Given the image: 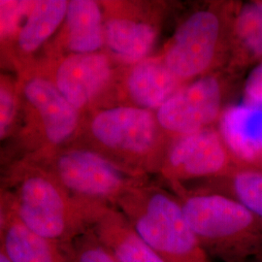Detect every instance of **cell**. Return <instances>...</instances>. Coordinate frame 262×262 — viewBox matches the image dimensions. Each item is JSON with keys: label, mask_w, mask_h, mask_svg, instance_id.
Wrapping results in <instances>:
<instances>
[{"label": "cell", "mask_w": 262, "mask_h": 262, "mask_svg": "<svg viewBox=\"0 0 262 262\" xmlns=\"http://www.w3.org/2000/svg\"><path fill=\"white\" fill-rule=\"evenodd\" d=\"M21 118L18 134L4 159H43L75 142L84 115L66 100L41 70L19 74Z\"/></svg>", "instance_id": "1"}, {"label": "cell", "mask_w": 262, "mask_h": 262, "mask_svg": "<svg viewBox=\"0 0 262 262\" xmlns=\"http://www.w3.org/2000/svg\"><path fill=\"white\" fill-rule=\"evenodd\" d=\"M182 207L210 260L244 262L262 256V221L234 198L194 194L185 198Z\"/></svg>", "instance_id": "2"}, {"label": "cell", "mask_w": 262, "mask_h": 262, "mask_svg": "<svg viewBox=\"0 0 262 262\" xmlns=\"http://www.w3.org/2000/svg\"><path fill=\"white\" fill-rule=\"evenodd\" d=\"M127 222L166 262H211L182 203L159 189L132 188L121 198Z\"/></svg>", "instance_id": "3"}, {"label": "cell", "mask_w": 262, "mask_h": 262, "mask_svg": "<svg viewBox=\"0 0 262 262\" xmlns=\"http://www.w3.org/2000/svg\"><path fill=\"white\" fill-rule=\"evenodd\" d=\"M18 176L16 213L18 221L45 239L60 237L72 220L73 205L47 167L31 157L11 158Z\"/></svg>", "instance_id": "4"}, {"label": "cell", "mask_w": 262, "mask_h": 262, "mask_svg": "<svg viewBox=\"0 0 262 262\" xmlns=\"http://www.w3.org/2000/svg\"><path fill=\"white\" fill-rule=\"evenodd\" d=\"M35 159V158H33ZM42 162L67 193L88 201L122 198L129 189V178L111 158L94 148L71 144Z\"/></svg>", "instance_id": "5"}, {"label": "cell", "mask_w": 262, "mask_h": 262, "mask_svg": "<svg viewBox=\"0 0 262 262\" xmlns=\"http://www.w3.org/2000/svg\"><path fill=\"white\" fill-rule=\"evenodd\" d=\"M36 67L78 111L92 109L110 88L115 69L106 52L67 55L40 60Z\"/></svg>", "instance_id": "6"}, {"label": "cell", "mask_w": 262, "mask_h": 262, "mask_svg": "<svg viewBox=\"0 0 262 262\" xmlns=\"http://www.w3.org/2000/svg\"><path fill=\"white\" fill-rule=\"evenodd\" d=\"M158 124L150 110L136 105H117L94 110L85 130L99 150L139 156L155 144Z\"/></svg>", "instance_id": "7"}, {"label": "cell", "mask_w": 262, "mask_h": 262, "mask_svg": "<svg viewBox=\"0 0 262 262\" xmlns=\"http://www.w3.org/2000/svg\"><path fill=\"white\" fill-rule=\"evenodd\" d=\"M220 28V19L210 11L192 14L179 27L163 60L180 80L199 75L210 66Z\"/></svg>", "instance_id": "8"}, {"label": "cell", "mask_w": 262, "mask_h": 262, "mask_svg": "<svg viewBox=\"0 0 262 262\" xmlns=\"http://www.w3.org/2000/svg\"><path fill=\"white\" fill-rule=\"evenodd\" d=\"M221 104L220 84L215 78L208 76L179 89L159 107L156 118L163 129L187 135L214 122Z\"/></svg>", "instance_id": "9"}, {"label": "cell", "mask_w": 262, "mask_h": 262, "mask_svg": "<svg viewBox=\"0 0 262 262\" xmlns=\"http://www.w3.org/2000/svg\"><path fill=\"white\" fill-rule=\"evenodd\" d=\"M67 7V0H32L6 56V63L19 75L44 55L64 21Z\"/></svg>", "instance_id": "10"}, {"label": "cell", "mask_w": 262, "mask_h": 262, "mask_svg": "<svg viewBox=\"0 0 262 262\" xmlns=\"http://www.w3.org/2000/svg\"><path fill=\"white\" fill-rule=\"evenodd\" d=\"M104 47L102 5L94 0H69L64 21L39 61L67 55L98 53Z\"/></svg>", "instance_id": "11"}, {"label": "cell", "mask_w": 262, "mask_h": 262, "mask_svg": "<svg viewBox=\"0 0 262 262\" xmlns=\"http://www.w3.org/2000/svg\"><path fill=\"white\" fill-rule=\"evenodd\" d=\"M227 152L215 131L203 128L183 135L168 155V173L177 179L205 178L227 167Z\"/></svg>", "instance_id": "12"}, {"label": "cell", "mask_w": 262, "mask_h": 262, "mask_svg": "<svg viewBox=\"0 0 262 262\" xmlns=\"http://www.w3.org/2000/svg\"><path fill=\"white\" fill-rule=\"evenodd\" d=\"M221 132L236 158L262 164V107L245 102L228 107L221 119Z\"/></svg>", "instance_id": "13"}, {"label": "cell", "mask_w": 262, "mask_h": 262, "mask_svg": "<svg viewBox=\"0 0 262 262\" xmlns=\"http://www.w3.org/2000/svg\"><path fill=\"white\" fill-rule=\"evenodd\" d=\"M179 79L164 60L146 58L128 72L125 89L136 106L159 109L179 90Z\"/></svg>", "instance_id": "14"}, {"label": "cell", "mask_w": 262, "mask_h": 262, "mask_svg": "<svg viewBox=\"0 0 262 262\" xmlns=\"http://www.w3.org/2000/svg\"><path fill=\"white\" fill-rule=\"evenodd\" d=\"M157 33L149 24L124 17H105V47L118 60L136 64L146 59L156 42Z\"/></svg>", "instance_id": "15"}, {"label": "cell", "mask_w": 262, "mask_h": 262, "mask_svg": "<svg viewBox=\"0 0 262 262\" xmlns=\"http://www.w3.org/2000/svg\"><path fill=\"white\" fill-rule=\"evenodd\" d=\"M98 232L104 248L119 262H166L146 243L127 221L106 214Z\"/></svg>", "instance_id": "16"}, {"label": "cell", "mask_w": 262, "mask_h": 262, "mask_svg": "<svg viewBox=\"0 0 262 262\" xmlns=\"http://www.w3.org/2000/svg\"><path fill=\"white\" fill-rule=\"evenodd\" d=\"M20 118L19 73L0 61V159L9 150L18 134Z\"/></svg>", "instance_id": "17"}, {"label": "cell", "mask_w": 262, "mask_h": 262, "mask_svg": "<svg viewBox=\"0 0 262 262\" xmlns=\"http://www.w3.org/2000/svg\"><path fill=\"white\" fill-rule=\"evenodd\" d=\"M5 250L11 262H55L47 239L32 232L19 221L7 230Z\"/></svg>", "instance_id": "18"}, {"label": "cell", "mask_w": 262, "mask_h": 262, "mask_svg": "<svg viewBox=\"0 0 262 262\" xmlns=\"http://www.w3.org/2000/svg\"><path fill=\"white\" fill-rule=\"evenodd\" d=\"M235 34L249 56L262 59V2L244 5L236 17Z\"/></svg>", "instance_id": "19"}, {"label": "cell", "mask_w": 262, "mask_h": 262, "mask_svg": "<svg viewBox=\"0 0 262 262\" xmlns=\"http://www.w3.org/2000/svg\"><path fill=\"white\" fill-rule=\"evenodd\" d=\"M231 197L262 221V169L234 172L229 182Z\"/></svg>", "instance_id": "20"}, {"label": "cell", "mask_w": 262, "mask_h": 262, "mask_svg": "<svg viewBox=\"0 0 262 262\" xmlns=\"http://www.w3.org/2000/svg\"><path fill=\"white\" fill-rule=\"evenodd\" d=\"M32 0H0V61L6 56ZM7 64V63H6Z\"/></svg>", "instance_id": "21"}, {"label": "cell", "mask_w": 262, "mask_h": 262, "mask_svg": "<svg viewBox=\"0 0 262 262\" xmlns=\"http://www.w3.org/2000/svg\"><path fill=\"white\" fill-rule=\"evenodd\" d=\"M244 94L245 103L262 107V59L248 76Z\"/></svg>", "instance_id": "22"}, {"label": "cell", "mask_w": 262, "mask_h": 262, "mask_svg": "<svg viewBox=\"0 0 262 262\" xmlns=\"http://www.w3.org/2000/svg\"><path fill=\"white\" fill-rule=\"evenodd\" d=\"M77 262H119L104 247L88 245L78 254Z\"/></svg>", "instance_id": "23"}, {"label": "cell", "mask_w": 262, "mask_h": 262, "mask_svg": "<svg viewBox=\"0 0 262 262\" xmlns=\"http://www.w3.org/2000/svg\"><path fill=\"white\" fill-rule=\"evenodd\" d=\"M5 222H6V209H5L3 198L0 195V230L3 228Z\"/></svg>", "instance_id": "24"}, {"label": "cell", "mask_w": 262, "mask_h": 262, "mask_svg": "<svg viewBox=\"0 0 262 262\" xmlns=\"http://www.w3.org/2000/svg\"><path fill=\"white\" fill-rule=\"evenodd\" d=\"M0 262H11L9 258L7 257V255L0 253Z\"/></svg>", "instance_id": "25"}, {"label": "cell", "mask_w": 262, "mask_h": 262, "mask_svg": "<svg viewBox=\"0 0 262 262\" xmlns=\"http://www.w3.org/2000/svg\"><path fill=\"white\" fill-rule=\"evenodd\" d=\"M244 262H262V256H260V257L252 258V259H249V260H246V261Z\"/></svg>", "instance_id": "26"}]
</instances>
